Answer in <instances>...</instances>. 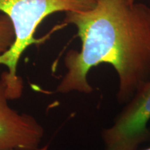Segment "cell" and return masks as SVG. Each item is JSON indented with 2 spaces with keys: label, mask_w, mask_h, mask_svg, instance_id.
<instances>
[{
  "label": "cell",
  "mask_w": 150,
  "mask_h": 150,
  "mask_svg": "<svg viewBox=\"0 0 150 150\" xmlns=\"http://www.w3.org/2000/svg\"><path fill=\"white\" fill-rule=\"evenodd\" d=\"M65 24L77 30L81 47L64 58L67 72L56 92L89 94L88 74L108 64L119 79L117 102L126 104L150 81V7L136 0H97L93 8L65 13Z\"/></svg>",
  "instance_id": "1"
},
{
  "label": "cell",
  "mask_w": 150,
  "mask_h": 150,
  "mask_svg": "<svg viewBox=\"0 0 150 150\" xmlns=\"http://www.w3.org/2000/svg\"><path fill=\"white\" fill-rule=\"evenodd\" d=\"M96 2L97 0H0V11L10 18L16 34L13 45L0 56V65L7 67L11 77H18V65L24 51L42 41L34 35L44 19L55 13L88 11Z\"/></svg>",
  "instance_id": "2"
},
{
  "label": "cell",
  "mask_w": 150,
  "mask_h": 150,
  "mask_svg": "<svg viewBox=\"0 0 150 150\" xmlns=\"http://www.w3.org/2000/svg\"><path fill=\"white\" fill-rule=\"evenodd\" d=\"M23 80L11 77L8 71L0 76V150H39L44 129L27 113H20L8 105L9 99L22 96Z\"/></svg>",
  "instance_id": "3"
},
{
  "label": "cell",
  "mask_w": 150,
  "mask_h": 150,
  "mask_svg": "<svg viewBox=\"0 0 150 150\" xmlns=\"http://www.w3.org/2000/svg\"><path fill=\"white\" fill-rule=\"evenodd\" d=\"M150 81L141 86L104 129V150H137L150 139Z\"/></svg>",
  "instance_id": "4"
},
{
  "label": "cell",
  "mask_w": 150,
  "mask_h": 150,
  "mask_svg": "<svg viewBox=\"0 0 150 150\" xmlns=\"http://www.w3.org/2000/svg\"><path fill=\"white\" fill-rule=\"evenodd\" d=\"M16 34L10 18L6 15H0V56L6 52L13 45Z\"/></svg>",
  "instance_id": "5"
},
{
  "label": "cell",
  "mask_w": 150,
  "mask_h": 150,
  "mask_svg": "<svg viewBox=\"0 0 150 150\" xmlns=\"http://www.w3.org/2000/svg\"><path fill=\"white\" fill-rule=\"evenodd\" d=\"M142 150H150V147L148 148H146V149H142Z\"/></svg>",
  "instance_id": "6"
},
{
  "label": "cell",
  "mask_w": 150,
  "mask_h": 150,
  "mask_svg": "<svg viewBox=\"0 0 150 150\" xmlns=\"http://www.w3.org/2000/svg\"><path fill=\"white\" fill-rule=\"evenodd\" d=\"M12 150H13V149H12Z\"/></svg>",
  "instance_id": "7"
}]
</instances>
